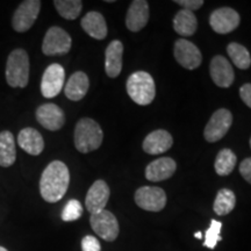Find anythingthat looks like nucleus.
I'll return each mask as SVG.
<instances>
[{
	"label": "nucleus",
	"instance_id": "obj_1",
	"mask_svg": "<svg viewBox=\"0 0 251 251\" xmlns=\"http://www.w3.org/2000/svg\"><path fill=\"white\" fill-rule=\"evenodd\" d=\"M70 184V172L65 163L52 161L42 172L40 179V193L43 200L54 203L67 193Z\"/></svg>",
	"mask_w": 251,
	"mask_h": 251
},
{
	"label": "nucleus",
	"instance_id": "obj_2",
	"mask_svg": "<svg viewBox=\"0 0 251 251\" xmlns=\"http://www.w3.org/2000/svg\"><path fill=\"white\" fill-rule=\"evenodd\" d=\"M103 133L98 122L90 118H83L75 128V147L81 153L94 151L102 144Z\"/></svg>",
	"mask_w": 251,
	"mask_h": 251
},
{
	"label": "nucleus",
	"instance_id": "obj_3",
	"mask_svg": "<svg viewBox=\"0 0 251 251\" xmlns=\"http://www.w3.org/2000/svg\"><path fill=\"white\" fill-rule=\"evenodd\" d=\"M6 81L11 87L24 89L29 81V57L25 49H14L6 62Z\"/></svg>",
	"mask_w": 251,
	"mask_h": 251
},
{
	"label": "nucleus",
	"instance_id": "obj_4",
	"mask_svg": "<svg viewBox=\"0 0 251 251\" xmlns=\"http://www.w3.org/2000/svg\"><path fill=\"white\" fill-rule=\"evenodd\" d=\"M127 93L137 105L147 106L151 103L156 96L155 81L151 75L146 71L131 74L127 80Z\"/></svg>",
	"mask_w": 251,
	"mask_h": 251
},
{
	"label": "nucleus",
	"instance_id": "obj_5",
	"mask_svg": "<svg viewBox=\"0 0 251 251\" xmlns=\"http://www.w3.org/2000/svg\"><path fill=\"white\" fill-rule=\"evenodd\" d=\"M72 40L63 28L52 26L47 30L42 42V51L47 56H62L71 49Z\"/></svg>",
	"mask_w": 251,
	"mask_h": 251
},
{
	"label": "nucleus",
	"instance_id": "obj_6",
	"mask_svg": "<svg viewBox=\"0 0 251 251\" xmlns=\"http://www.w3.org/2000/svg\"><path fill=\"white\" fill-rule=\"evenodd\" d=\"M41 9L39 0H25L15 9L12 18V27L18 33H25L29 30L35 24Z\"/></svg>",
	"mask_w": 251,
	"mask_h": 251
},
{
	"label": "nucleus",
	"instance_id": "obj_7",
	"mask_svg": "<svg viewBox=\"0 0 251 251\" xmlns=\"http://www.w3.org/2000/svg\"><path fill=\"white\" fill-rule=\"evenodd\" d=\"M90 225L94 233L107 242H113L119 236L120 227L118 220L114 214L106 209L96 214H91Z\"/></svg>",
	"mask_w": 251,
	"mask_h": 251
},
{
	"label": "nucleus",
	"instance_id": "obj_8",
	"mask_svg": "<svg viewBox=\"0 0 251 251\" xmlns=\"http://www.w3.org/2000/svg\"><path fill=\"white\" fill-rule=\"evenodd\" d=\"M231 124H233V114L230 111L226 108L218 109L213 113L209 121L207 122L205 130H203L205 140L207 142L214 143L224 139Z\"/></svg>",
	"mask_w": 251,
	"mask_h": 251
},
{
	"label": "nucleus",
	"instance_id": "obj_9",
	"mask_svg": "<svg viewBox=\"0 0 251 251\" xmlns=\"http://www.w3.org/2000/svg\"><path fill=\"white\" fill-rule=\"evenodd\" d=\"M135 202L148 212H161L166 205L164 190L155 186H142L135 193Z\"/></svg>",
	"mask_w": 251,
	"mask_h": 251
},
{
	"label": "nucleus",
	"instance_id": "obj_10",
	"mask_svg": "<svg viewBox=\"0 0 251 251\" xmlns=\"http://www.w3.org/2000/svg\"><path fill=\"white\" fill-rule=\"evenodd\" d=\"M65 71L61 64L52 63L43 72L41 80V93L45 98H55L64 86Z\"/></svg>",
	"mask_w": 251,
	"mask_h": 251
},
{
	"label": "nucleus",
	"instance_id": "obj_11",
	"mask_svg": "<svg viewBox=\"0 0 251 251\" xmlns=\"http://www.w3.org/2000/svg\"><path fill=\"white\" fill-rule=\"evenodd\" d=\"M175 58L181 67L187 70H194L200 67L202 62V55L194 43L179 39L175 43Z\"/></svg>",
	"mask_w": 251,
	"mask_h": 251
},
{
	"label": "nucleus",
	"instance_id": "obj_12",
	"mask_svg": "<svg viewBox=\"0 0 251 251\" xmlns=\"http://www.w3.org/2000/svg\"><path fill=\"white\" fill-rule=\"evenodd\" d=\"M241 18L236 11L230 7H221L212 12L209 25L218 34H228L240 26Z\"/></svg>",
	"mask_w": 251,
	"mask_h": 251
},
{
	"label": "nucleus",
	"instance_id": "obj_13",
	"mask_svg": "<svg viewBox=\"0 0 251 251\" xmlns=\"http://www.w3.org/2000/svg\"><path fill=\"white\" fill-rule=\"evenodd\" d=\"M36 120L50 131L59 130L65 124V114L55 103H45L36 109Z\"/></svg>",
	"mask_w": 251,
	"mask_h": 251
},
{
	"label": "nucleus",
	"instance_id": "obj_14",
	"mask_svg": "<svg viewBox=\"0 0 251 251\" xmlns=\"http://www.w3.org/2000/svg\"><path fill=\"white\" fill-rule=\"evenodd\" d=\"M109 196H111V191L106 181L96 180L87 191L85 198L86 209L91 214L103 211L108 202Z\"/></svg>",
	"mask_w": 251,
	"mask_h": 251
},
{
	"label": "nucleus",
	"instance_id": "obj_15",
	"mask_svg": "<svg viewBox=\"0 0 251 251\" xmlns=\"http://www.w3.org/2000/svg\"><path fill=\"white\" fill-rule=\"evenodd\" d=\"M209 72H211V77L216 86L227 89L234 83L235 74L233 67L224 56L216 55L212 58Z\"/></svg>",
	"mask_w": 251,
	"mask_h": 251
},
{
	"label": "nucleus",
	"instance_id": "obj_16",
	"mask_svg": "<svg viewBox=\"0 0 251 251\" xmlns=\"http://www.w3.org/2000/svg\"><path fill=\"white\" fill-rule=\"evenodd\" d=\"M149 21V4L146 0H134L126 15V26L130 31L142 30Z\"/></svg>",
	"mask_w": 251,
	"mask_h": 251
},
{
	"label": "nucleus",
	"instance_id": "obj_17",
	"mask_svg": "<svg viewBox=\"0 0 251 251\" xmlns=\"http://www.w3.org/2000/svg\"><path fill=\"white\" fill-rule=\"evenodd\" d=\"M177 169V164L170 157H161L149 163L146 168V178L150 181H163L172 177Z\"/></svg>",
	"mask_w": 251,
	"mask_h": 251
},
{
	"label": "nucleus",
	"instance_id": "obj_18",
	"mask_svg": "<svg viewBox=\"0 0 251 251\" xmlns=\"http://www.w3.org/2000/svg\"><path fill=\"white\" fill-rule=\"evenodd\" d=\"M174 144V140L169 131L158 129L151 131L143 141L142 148L149 155H158L168 151Z\"/></svg>",
	"mask_w": 251,
	"mask_h": 251
},
{
	"label": "nucleus",
	"instance_id": "obj_19",
	"mask_svg": "<svg viewBox=\"0 0 251 251\" xmlns=\"http://www.w3.org/2000/svg\"><path fill=\"white\" fill-rule=\"evenodd\" d=\"M19 147L31 156H39L45 149V140L39 131L31 127L24 128L18 135Z\"/></svg>",
	"mask_w": 251,
	"mask_h": 251
},
{
	"label": "nucleus",
	"instance_id": "obj_20",
	"mask_svg": "<svg viewBox=\"0 0 251 251\" xmlns=\"http://www.w3.org/2000/svg\"><path fill=\"white\" fill-rule=\"evenodd\" d=\"M122 55H124V45L121 41H112L105 51V70L108 77L117 78L121 74Z\"/></svg>",
	"mask_w": 251,
	"mask_h": 251
},
{
	"label": "nucleus",
	"instance_id": "obj_21",
	"mask_svg": "<svg viewBox=\"0 0 251 251\" xmlns=\"http://www.w3.org/2000/svg\"><path fill=\"white\" fill-rule=\"evenodd\" d=\"M80 26L85 33L96 40H103L107 36V25L105 18L99 12L92 11L86 13L81 19Z\"/></svg>",
	"mask_w": 251,
	"mask_h": 251
},
{
	"label": "nucleus",
	"instance_id": "obj_22",
	"mask_svg": "<svg viewBox=\"0 0 251 251\" xmlns=\"http://www.w3.org/2000/svg\"><path fill=\"white\" fill-rule=\"evenodd\" d=\"M90 87L89 77L85 72L77 71L69 78L67 85H65L64 93L68 99L72 101H79L86 96Z\"/></svg>",
	"mask_w": 251,
	"mask_h": 251
},
{
	"label": "nucleus",
	"instance_id": "obj_23",
	"mask_svg": "<svg viewBox=\"0 0 251 251\" xmlns=\"http://www.w3.org/2000/svg\"><path fill=\"white\" fill-rule=\"evenodd\" d=\"M17 161L14 135L8 130L0 133V166L9 168Z\"/></svg>",
	"mask_w": 251,
	"mask_h": 251
},
{
	"label": "nucleus",
	"instance_id": "obj_24",
	"mask_svg": "<svg viewBox=\"0 0 251 251\" xmlns=\"http://www.w3.org/2000/svg\"><path fill=\"white\" fill-rule=\"evenodd\" d=\"M174 28L176 33L180 36L188 37L192 36L196 33L198 28V20L193 12L180 9L177 12L174 18Z\"/></svg>",
	"mask_w": 251,
	"mask_h": 251
},
{
	"label": "nucleus",
	"instance_id": "obj_25",
	"mask_svg": "<svg viewBox=\"0 0 251 251\" xmlns=\"http://www.w3.org/2000/svg\"><path fill=\"white\" fill-rule=\"evenodd\" d=\"M236 206V197L231 190L228 188H222L216 194L213 209L216 214L220 216L228 215Z\"/></svg>",
	"mask_w": 251,
	"mask_h": 251
},
{
	"label": "nucleus",
	"instance_id": "obj_26",
	"mask_svg": "<svg viewBox=\"0 0 251 251\" xmlns=\"http://www.w3.org/2000/svg\"><path fill=\"white\" fill-rule=\"evenodd\" d=\"M236 161H237L236 155H235L233 150L228 148L220 150L214 163L216 174L219 176H222V177L230 175L235 169Z\"/></svg>",
	"mask_w": 251,
	"mask_h": 251
},
{
	"label": "nucleus",
	"instance_id": "obj_27",
	"mask_svg": "<svg viewBox=\"0 0 251 251\" xmlns=\"http://www.w3.org/2000/svg\"><path fill=\"white\" fill-rule=\"evenodd\" d=\"M227 52L231 61L241 70H247L251 65V56L246 47L240 43L231 42L227 47Z\"/></svg>",
	"mask_w": 251,
	"mask_h": 251
},
{
	"label": "nucleus",
	"instance_id": "obj_28",
	"mask_svg": "<svg viewBox=\"0 0 251 251\" xmlns=\"http://www.w3.org/2000/svg\"><path fill=\"white\" fill-rule=\"evenodd\" d=\"M54 5L58 14L67 20L77 19L83 9V2L80 0H55Z\"/></svg>",
	"mask_w": 251,
	"mask_h": 251
},
{
	"label": "nucleus",
	"instance_id": "obj_29",
	"mask_svg": "<svg viewBox=\"0 0 251 251\" xmlns=\"http://www.w3.org/2000/svg\"><path fill=\"white\" fill-rule=\"evenodd\" d=\"M221 228H222L221 222L216 221V220H212L211 226H209V228L206 230L203 246L209 248V249H214L218 242H220V241L222 240L221 236H220Z\"/></svg>",
	"mask_w": 251,
	"mask_h": 251
},
{
	"label": "nucleus",
	"instance_id": "obj_30",
	"mask_svg": "<svg viewBox=\"0 0 251 251\" xmlns=\"http://www.w3.org/2000/svg\"><path fill=\"white\" fill-rule=\"evenodd\" d=\"M83 206L76 199L69 200L67 205L64 206V209L62 212V220L65 222L76 221L83 215Z\"/></svg>",
	"mask_w": 251,
	"mask_h": 251
},
{
	"label": "nucleus",
	"instance_id": "obj_31",
	"mask_svg": "<svg viewBox=\"0 0 251 251\" xmlns=\"http://www.w3.org/2000/svg\"><path fill=\"white\" fill-rule=\"evenodd\" d=\"M81 250L83 251H101L99 241L94 236L87 235L81 240Z\"/></svg>",
	"mask_w": 251,
	"mask_h": 251
},
{
	"label": "nucleus",
	"instance_id": "obj_32",
	"mask_svg": "<svg viewBox=\"0 0 251 251\" xmlns=\"http://www.w3.org/2000/svg\"><path fill=\"white\" fill-rule=\"evenodd\" d=\"M176 4L180 5L183 9L193 12L201 8L203 5V0H175Z\"/></svg>",
	"mask_w": 251,
	"mask_h": 251
},
{
	"label": "nucleus",
	"instance_id": "obj_33",
	"mask_svg": "<svg viewBox=\"0 0 251 251\" xmlns=\"http://www.w3.org/2000/svg\"><path fill=\"white\" fill-rule=\"evenodd\" d=\"M240 174L244 178V180L251 184V157L243 159L240 164Z\"/></svg>",
	"mask_w": 251,
	"mask_h": 251
},
{
	"label": "nucleus",
	"instance_id": "obj_34",
	"mask_svg": "<svg viewBox=\"0 0 251 251\" xmlns=\"http://www.w3.org/2000/svg\"><path fill=\"white\" fill-rule=\"evenodd\" d=\"M240 97L248 107L251 108V84L250 83H247L241 86Z\"/></svg>",
	"mask_w": 251,
	"mask_h": 251
},
{
	"label": "nucleus",
	"instance_id": "obj_35",
	"mask_svg": "<svg viewBox=\"0 0 251 251\" xmlns=\"http://www.w3.org/2000/svg\"><path fill=\"white\" fill-rule=\"evenodd\" d=\"M194 236H196L197 238H201V233H200V231H198V233L194 234Z\"/></svg>",
	"mask_w": 251,
	"mask_h": 251
},
{
	"label": "nucleus",
	"instance_id": "obj_36",
	"mask_svg": "<svg viewBox=\"0 0 251 251\" xmlns=\"http://www.w3.org/2000/svg\"><path fill=\"white\" fill-rule=\"evenodd\" d=\"M0 251H8V250L6 249V248H4V247H0Z\"/></svg>",
	"mask_w": 251,
	"mask_h": 251
},
{
	"label": "nucleus",
	"instance_id": "obj_37",
	"mask_svg": "<svg viewBox=\"0 0 251 251\" xmlns=\"http://www.w3.org/2000/svg\"><path fill=\"white\" fill-rule=\"evenodd\" d=\"M250 148H251V137H250Z\"/></svg>",
	"mask_w": 251,
	"mask_h": 251
}]
</instances>
